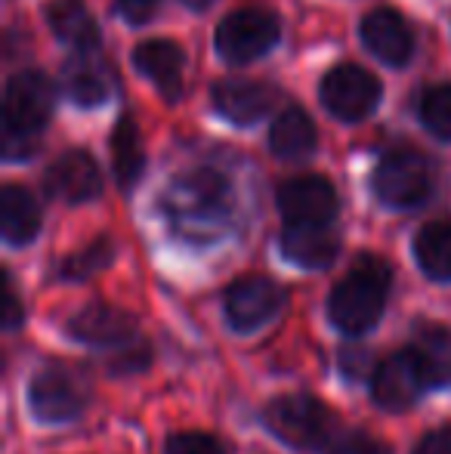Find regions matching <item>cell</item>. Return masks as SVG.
Masks as SVG:
<instances>
[{"label":"cell","instance_id":"1","mask_svg":"<svg viewBox=\"0 0 451 454\" xmlns=\"http://www.w3.org/2000/svg\"><path fill=\"white\" fill-rule=\"evenodd\" d=\"M390 266L377 257H359L349 270L346 278L334 287L331 303V322L338 325L343 334H362L380 318L390 291Z\"/></svg>","mask_w":451,"mask_h":454},{"label":"cell","instance_id":"2","mask_svg":"<svg viewBox=\"0 0 451 454\" xmlns=\"http://www.w3.org/2000/svg\"><path fill=\"white\" fill-rule=\"evenodd\" d=\"M229 195L226 183L211 170H198L183 180H176L167 192V214L170 223L189 239H207L220 229L226 216Z\"/></svg>","mask_w":451,"mask_h":454},{"label":"cell","instance_id":"3","mask_svg":"<svg viewBox=\"0 0 451 454\" xmlns=\"http://www.w3.org/2000/svg\"><path fill=\"white\" fill-rule=\"evenodd\" d=\"M266 424L282 442L294 445V449H315L331 433V411L315 395H278L266 408Z\"/></svg>","mask_w":451,"mask_h":454},{"label":"cell","instance_id":"4","mask_svg":"<svg viewBox=\"0 0 451 454\" xmlns=\"http://www.w3.org/2000/svg\"><path fill=\"white\" fill-rule=\"evenodd\" d=\"M430 189H433V170L427 158L415 149L390 152L374 170V192L393 207H415L427 201Z\"/></svg>","mask_w":451,"mask_h":454},{"label":"cell","instance_id":"5","mask_svg":"<svg viewBox=\"0 0 451 454\" xmlns=\"http://www.w3.org/2000/svg\"><path fill=\"white\" fill-rule=\"evenodd\" d=\"M278 41V19L269 10L247 6L235 10L220 22L217 50L229 62H251L257 56L269 53Z\"/></svg>","mask_w":451,"mask_h":454},{"label":"cell","instance_id":"6","mask_svg":"<svg viewBox=\"0 0 451 454\" xmlns=\"http://www.w3.org/2000/svg\"><path fill=\"white\" fill-rule=\"evenodd\" d=\"M427 387H433V380H430L427 364H424L415 347L380 362L371 383L374 399L386 411H405V408H411Z\"/></svg>","mask_w":451,"mask_h":454},{"label":"cell","instance_id":"7","mask_svg":"<svg viewBox=\"0 0 451 454\" xmlns=\"http://www.w3.org/2000/svg\"><path fill=\"white\" fill-rule=\"evenodd\" d=\"M28 402L37 420H43V424H66V420H74L84 411L87 389L78 380V374L53 364V368H43L35 374L28 389Z\"/></svg>","mask_w":451,"mask_h":454},{"label":"cell","instance_id":"8","mask_svg":"<svg viewBox=\"0 0 451 454\" xmlns=\"http://www.w3.org/2000/svg\"><path fill=\"white\" fill-rule=\"evenodd\" d=\"M380 99V81L359 66H334L322 78V102L340 121H362Z\"/></svg>","mask_w":451,"mask_h":454},{"label":"cell","instance_id":"9","mask_svg":"<svg viewBox=\"0 0 451 454\" xmlns=\"http://www.w3.org/2000/svg\"><path fill=\"white\" fill-rule=\"evenodd\" d=\"M53 112V87L41 72H19L10 78L4 96V127L37 137Z\"/></svg>","mask_w":451,"mask_h":454},{"label":"cell","instance_id":"10","mask_svg":"<svg viewBox=\"0 0 451 454\" xmlns=\"http://www.w3.org/2000/svg\"><path fill=\"white\" fill-rule=\"evenodd\" d=\"M278 207L288 226H325L338 214V192L325 176H297L278 189Z\"/></svg>","mask_w":451,"mask_h":454},{"label":"cell","instance_id":"11","mask_svg":"<svg viewBox=\"0 0 451 454\" xmlns=\"http://www.w3.org/2000/svg\"><path fill=\"white\" fill-rule=\"evenodd\" d=\"M282 306V291L263 275H241L226 291V316L238 331H253L266 325Z\"/></svg>","mask_w":451,"mask_h":454},{"label":"cell","instance_id":"12","mask_svg":"<svg viewBox=\"0 0 451 454\" xmlns=\"http://www.w3.org/2000/svg\"><path fill=\"white\" fill-rule=\"evenodd\" d=\"M362 41L377 59L390 62V66H405L415 53V37H411L408 22L402 12L390 10V6H377L362 19Z\"/></svg>","mask_w":451,"mask_h":454},{"label":"cell","instance_id":"13","mask_svg":"<svg viewBox=\"0 0 451 454\" xmlns=\"http://www.w3.org/2000/svg\"><path fill=\"white\" fill-rule=\"evenodd\" d=\"M99 185H103V180H99L97 161L81 149L59 155L53 168L47 170V189L62 201H90V198L99 195Z\"/></svg>","mask_w":451,"mask_h":454},{"label":"cell","instance_id":"14","mask_svg":"<svg viewBox=\"0 0 451 454\" xmlns=\"http://www.w3.org/2000/svg\"><path fill=\"white\" fill-rule=\"evenodd\" d=\"M272 96L276 93L266 84L247 78H229L214 84V106L235 124H253L263 118L272 108Z\"/></svg>","mask_w":451,"mask_h":454},{"label":"cell","instance_id":"15","mask_svg":"<svg viewBox=\"0 0 451 454\" xmlns=\"http://www.w3.org/2000/svg\"><path fill=\"white\" fill-rule=\"evenodd\" d=\"M68 331H72L74 340H84L90 347H112V343L130 340L133 318L109 303H90L72 318Z\"/></svg>","mask_w":451,"mask_h":454},{"label":"cell","instance_id":"16","mask_svg":"<svg viewBox=\"0 0 451 454\" xmlns=\"http://www.w3.org/2000/svg\"><path fill=\"white\" fill-rule=\"evenodd\" d=\"M133 62L149 81H155V87L164 96H176L183 84V50L174 41H143L133 50Z\"/></svg>","mask_w":451,"mask_h":454},{"label":"cell","instance_id":"17","mask_svg":"<svg viewBox=\"0 0 451 454\" xmlns=\"http://www.w3.org/2000/svg\"><path fill=\"white\" fill-rule=\"evenodd\" d=\"M282 251L297 266L322 270V266L334 263V257L340 251V241L328 226H288L282 235Z\"/></svg>","mask_w":451,"mask_h":454},{"label":"cell","instance_id":"18","mask_svg":"<svg viewBox=\"0 0 451 454\" xmlns=\"http://www.w3.org/2000/svg\"><path fill=\"white\" fill-rule=\"evenodd\" d=\"M0 229L10 245H25L41 229V207L22 185H4L0 192Z\"/></svg>","mask_w":451,"mask_h":454},{"label":"cell","instance_id":"19","mask_svg":"<svg viewBox=\"0 0 451 454\" xmlns=\"http://www.w3.org/2000/svg\"><path fill=\"white\" fill-rule=\"evenodd\" d=\"M47 19L50 28L56 31V37L72 43V47L93 50L99 43V28L84 0H53L47 6Z\"/></svg>","mask_w":451,"mask_h":454},{"label":"cell","instance_id":"20","mask_svg":"<svg viewBox=\"0 0 451 454\" xmlns=\"http://www.w3.org/2000/svg\"><path fill=\"white\" fill-rule=\"evenodd\" d=\"M269 149L278 158H303L315 149V124L303 108L291 106L272 121Z\"/></svg>","mask_w":451,"mask_h":454},{"label":"cell","instance_id":"21","mask_svg":"<svg viewBox=\"0 0 451 454\" xmlns=\"http://www.w3.org/2000/svg\"><path fill=\"white\" fill-rule=\"evenodd\" d=\"M415 257L436 281H451V220H436L417 232Z\"/></svg>","mask_w":451,"mask_h":454},{"label":"cell","instance_id":"22","mask_svg":"<svg viewBox=\"0 0 451 454\" xmlns=\"http://www.w3.org/2000/svg\"><path fill=\"white\" fill-rule=\"evenodd\" d=\"M112 168L121 185H133L143 170V145L130 114H121L112 130Z\"/></svg>","mask_w":451,"mask_h":454},{"label":"cell","instance_id":"23","mask_svg":"<svg viewBox=\"0 0 451 454\" xmlns=\"http://www.w3.org/2000/svg\"><path fill=\"white\" fill-rule=\"evenodd\" d=\"M417 356L430 371V380L446 383L451 380V331L448 328H427L417 337Z\"/></svg>","mask_w":451,"mask_h":454},{"label":"cell","instance_id":"24","mask_svg":"<svg viewBox=\"0 0 451 454\" xmlns=\"http://www.w3.org/2000/svg\"><path fill=\"white\" fill-rule=\"evenodd\" d=\"M66 90L78 106H99L109 96V84H105L103 72L93 66H78L66 74Z\"/></svg>","mask_w":451,"mask_h":454},{"label":"cell","instance_id":"25","mask_svg":"<svg viewBox=\"0 0 451 454\" xmlns=\"http://www.w3.org/2000/svg\"><path fill=\"white\" fill-rule=\"evenodd\" d=\"M421 118L436 137L451 139V84L427 90L421 102Z\"/></svg>","mask_w":451,"mask_h":454},{"label":"cell","instance_id":"26","mask_svg":"<svg viewBox=\"0 0 451 454\" xmlns=\"http://www.w3.org/2000/svg\"><path fill=\"white\" fill-rule=\"evenodd\" d=\"M109 260H112V245L109 241H93L87 251H81V254H74V257H68L66 260V266H62V275L66 278H90L93 272H99L103 266H109Z\"/></svg>","mask_w":451,"mask_h":454},{"label":"cell","instance_id":"27","mask_svg":"<svg viewBox=\"0 0 451 454\" xmlns=\"http://www.w3.org/2000/svg\"><path fill=\"white\" fill-rule=\"evenodd\" d=\"M167 454H229L223 442L205 433H176L167 439Z\"/></svg>","mask_w":451,"mask_h":454},{"label":"cell","instance_id":"28","mask_svg":"<svg viewBox=\"0 0 451 454\" xmlns=\"http://www.w3.org/2000/svg\"><path fill=\"white\" fill-rule=\"evenodd\" d=\"M328 454H390V449L380 439L368 436V433H349L340 442H334Z\"/></svg>","mask_w":451,"mask_h":454},{"label":"cell","instance_id":"29","mask_svg":"<svg viewBox=\"0 0 451 454\" xmlns=\"http://www.w3.org/2000/svg\"><path fill=\"white\" fill-rule=\"evenodd\" d=\"M415 454H451V424L427 433V436L417 442Z\"/></svg>","mask_w":451,"mask_h":454},{"label":"cell","instance_id":"30","mask_svg":"<svg viewBox=\"0 0 451 454\" xmlns=\"http://www.w3.org/2000/svg\"><path fill=\"white\" fill-rule=\"evenodd\" d=\"M158 0H118V10L124 12L130 22H145L155 12Z\"/></svg>","mask_w":451,"mask_h":454},{"label":"cell","instance_id":"31","mask_svg":"<svg viewBox=\"0 0 451 454\" xmlns=\"http://www.w3.org/2000/svg\"><path fill=\"white\" fill-rule=\"evenodd\" d=\"M19 318H22V306H19V297L12 291V285L6 281V306H4V325L6 328H16Z\"/></svg>","mask_w":451,"mask_h":454},{"label":"cell","instance_id":"32","mask_svg":"<svg viewBox=\"0 0 451 454\" xmlns=\"http://www.w3.org/2000/svg\"><path fill=\"white\" fill-rule=\"evenodd\" d=\"M186 6H192V10H205V6H211L214 0H183Z\"/></svg>","mask_w":451,"mask_h":454}]
</instances>
